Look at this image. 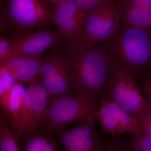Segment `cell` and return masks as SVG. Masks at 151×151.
Here are the masks:
<instances>
[{"label": "cell", "instance_id": "obj_1", "mask_svg": "<svg viewBox=\"0 0 151 151\" xmlns=\"http://www.w3.org/2000/svg\"><path fill=\"white\" fill-rule=\"evenodd\" d=\"M76 94L89 92L99 101L107 97L108 86L118 64L100 45L81 40H66L63 46Z\"/></svg>", "mask_w": 151, "mask_h": 151}, {"label": "cell", "instance_id": "obj_2", "mask_svg": "<svg viewBox=\"0 0 151 151\" xmlns=\"http://www.w3.org/2000/svg\"><path fill=\"white\" fill-rule=\"evenodd\" d=\"M101 46L118 65L144 73L151 66V30L127 25L119 27Z\"/></svg>", "mask_w": 151, "mask_h": 151}, {"label": "cell", "instance_id": "obj_3", "mask_svg": "<svg viewBox=\"0 0 151 151\" xmlns=\"http://www.w3.org/2000/svg\"><path fill=\"white\" fill-rule=\"evenodd\" d=\"M41 0H2L1 30L9 29L21 36L55 25L49 9Z\"/></svg>", "mask_w": 151, "mask_h": 151}, {"label": "cell", "instance_id": "obj_4", "mask_svg": "<svg viewBox=\"0 0 151 151\" xmlns=\"http://www.w3.org/2000/svg\"><path fill=\"white\" fill-rule=\"evenodd\" d=\"M99 103L98 97L89 92L70 97H55L49 102L45 116L40 124L56 130L72 123L97 118Z\"/></svg>", "mask_w": 151, "mask_h": 151}, {"label": "cell", "instance_id": "obj_5", "mask_svg": "<svg viewBox=\"0 0 151 151\" xmlns=\"http://www.w3.org/2000/svg\"><path fill=\"white\" fill-rule=\"evenodd\" d=\"M37 78L47 92L49 102L56 97L76 94L63 46L50 50L43 58Z\"/></svg>", "mask_w": 151, "mask_h": 151}, {"label": "cell", "instance_id": "obj_6", "mask_svg": "<svg viewBox=\"0 0 151 151\" xmlns=\"http://www.w3.org/2000/svg\"><path fill=\"white\" fill-rule=\"evenodd\" d=\"M27 84L21 111L10 129L17 142L38 127L44 118L49 102L47 92L37 77Z\"/></svg>", "mask_w": 151, "mask_h": 151}, {"label": "cell", "instance_id": "obj_7", "mask_svg": "<svg viewBox=\"0 0 151 151\" xmlns=\"http://www.w3.org/2000/svg\"><path fill=\"white\" fill-rule=\"evenodd\" d=\"M121 22L119 4L112 0L86 14L80 40L90 44L100 45L113 34Z\"/></svg>", "mask_w": 151, "mask_h": 151}, {"label": "cell", "instance_id": "obj_8", "mask_svg": "<svg viewBox=\"0 0 151 151\" xmlns=\"http://www.w3.org/2000/svg\"><path fill=\"white\" fill-rule=\"evenodd\" d=\"M107 97L138 119L149 110L132 74L119 65L110 81Z\"/></svg>", "mask_w": 151, "mask_h": 151}, {"label": "cell", "instance_id": "obj_9", "mask_svg": "<svg viewBox=\"0 0 151 151\" xmlns=\"http://www.w3.org/2000/svg\"><path fill=\"white\" fill-rule=\"evenodd\" d=\"M99 103L96 117L103 131L111 134L112 137L126 132L135 137L142 134L140 123L137 118L107 97L101 98Z\"/></svg>", "mask_w": 151, "mask_h": 151}, {"label": "cell", "instance_id": "obj_10", "mask_svg": "<svg viewBox=\"0 0 151 151\" xmlns=\"http://www.w3.org/2000/svg\"><path fill=\"white\" fill-rule=\"evenodd\" d=\"M98 121L94 118L80 122L72 128L56 130L64 151H103L104 144L96 131Z\"/></svg>", "mask_w": 151, "mask_h": 151}, {"label": "cell", "instance_id": "obj_11", "mask_svg": "<svg viewBox=\"0 0 151 151\" xmlns=\"http://www.w3.org/2000/svg\"><path fill=\"white\" fill-rule=\"evenodd\" d=\"M12 39V47L8 58L42 55L47 50L63 46L65 41L59 29H41Z\"/></svg>", "mask_w": 151, "mask_h": 151}, {"label": "cell", "instance_id": "obj_12", "mask_svg": "<svg viewBox=\"0 0 151 151\" xmlns=\"http://www.w3.org/2000/svg\"><path fill=\"white\" fill-rule=\"evenodd\" d=\"M51 15L65 40H81L84 19L74 0H64L54 5L51 9Z\"/></svg>", "mask_w": 151, "mask_h": 151}, {"label": "cell", "instance_id": "obj_13", "mask_svg": "<svg viewBox=\"0 0 151 151\" xmlns=\"http://www.w3.org/2000/svg\"><path fill=\"white\" fill-rule=\"evenodd\" d=\"M20 151H64L54 128L43 124L18 142Z\"/></svg>", "mask_w": 151, "mask_h": 151}, {"label": "cell", "instance_id": "obj_14", "mask_svg": "<svg viewBox=\"0 0 151 151\" xmlns=\"http://www.w3.org/2000/svg\"><path fill=\"white\" fill-rule=\"evenodd\" d=\"M123 24L151 30V6L147 0H119Z\"/></svg>", "mask_w": 151, "mask_h": 151}, {"label": "cell", "instance_id": "obj_15", "mask_svg": "<svg viewBox=\"0 0 151 151\" xmlns=\"http://www.w3.org/2000/svg\"><path fill=\"white\" fill-rule=\"evenodd\" d=\"M43 58L42 55L12 57L0 61V65L8 70L18 81L28 83L37 77Z\"/></svg>", "mask_w": 151, "mask_h": 151}, {"label": "cell", "instance_id": "obj_16", "mask_svg": "<svg viewBox=\"0 0 151 151\" xmlns=\"http://www.w3.org/2000/svg\"><path fill=\"white\" fill-rule=\"evenodd\" d=\"M26 92V88L20 81H17L15 84L11 91L8 103L7 118L6 121L10 129L16 122L21 111Z\"/></svg>", "mask_w": 151, "mask_h": 151}, {"label": "cell", "instance_id": "obj_17", "mask_svg": "<svg viewBox=\"0 0 151 151\" xmlns=\"http://www.w3.org/2000/svg\"><path fill=\"white\" fill-rule=\"evenodd\" d=\"M16 78L5 68L0 65V105L1 118L6 121L8 116V103L12 89L17 82Z\"/></svg>", "mask_w": 151, "mask_h": 151}, {"label": "cell", "instance_id": "obj_18", "mask_svg": "<svg viewBox=\"0 0 151 151\" xmlns=\"http://www.w3.org/2000/svg\"><path fill=\"white\" fill-rule=\"evenodd\" d=\"M0 151H20L18 144L8 124L0 120Z\"/></svg>", "mask_w": 151, "mask_h": 151}, {"label": "cell", "instance_id": "obj_19", "mask_svg": "<svg viewBox=\"0 0 151 151\" xmlns=\"http://www.w3.org/2000/svg\"><path fill=\"white\" fill-rule=\"evenodd\" d=\"M129 145L132 151H151V136L145 134L131 136Z\"/></svg>", "mask_w": 151, "mask_h": 151}, {"label": "cell", "instance_id": "obj_20", "mask_svg": "<svg viewBox=\"0 0 151 151\" xmlns=\"http://www.w3.org/2000/svg\"><path fill=\"white\" fill-rule=\"evenodd\" d=\"M80 9L81 15L84 18L88 12L99 7L112 0H74Z\"/></svg>", "mask_w": 151, "mask_h": 151}, {"label": "cell", "instance_id": "obj_21", "mask_svg": "<svg viewBox=\"0 0 151 151\" xmlns=\"http://www.w3.org/2000/svg\"><path fill=\"white\" fill-rule=\"evenodd\" d=\"M103 151H132V150L130 145L118 140H113L104 144Z\"/></svg>", "mask_w": 151, "mask_h": 151}, {"label": "cell", "instance_id": "obj_22", "mask_svg": "<svg viewBox=\"0 0 151 151\" xmlns=\"http://www.w3.org/2000/svg\"><path fill=\"white\" fill-rule=\"evenodd\" d=\"M13 39L6 37L0 38V61L8 58L12 47Z\"/></svg>", "mask_w": 151, "mask_h": 151}, {"label": "cell", "instance_id": "obj_23", "mask_svg": "<svg viewBox=\"0 0 151 151\" xmlns=\"http://www.w3.org/2000/svg\"><path fill=\"white\" fill-rule=\"evenodd\" d=\"M142 134L151 136V111L149 110L139 119Z\"/></svg>", "mask_w": 151, "mask_h": 151}, {"label": "cell", "instance_id": "obj_24", "mask_svg": "<svg viewBox=\"0 0 151 151\" xmlns=\"http://www.w3.org/2000/svg\"><path fill=\"white\" fill-rule=\"evenodd\" d=\"M142 89L145 100L148 105L149 110L151 111V76L146 79Z\"/></svg>", "mask_w": 151, "mask_h": 151}, {"label": "cell", "instance_id": "obj_25", "mask_svg": "<svg viewBox=\"0 0 151 151\" xmlns=\"http://www.w3.org/2000/svg\"><path fill=\"white\" fill-rule=\"evenodd\" d=\"M41 1H43L44 2L46 1L51 3V4H53L54 5H55L58 4L59 3L63 1L64 0H41Z\"/></svg>", "mask_w": 151, "mask_h": 151}, {"label": "cell", "instance_id": "obj_26", "mask_svg": "<svg viewBox=\"0 0 151 151\" xmlns=\"http://www.w3.org/2000/svg\"><path fill=\"white\" fill-rule=\"evenodd\" d=\"M148 2L150 4L151 6V0H147Z\"/></svg>", "mask_w": 151, "mask_h": 151}]
</instances>
